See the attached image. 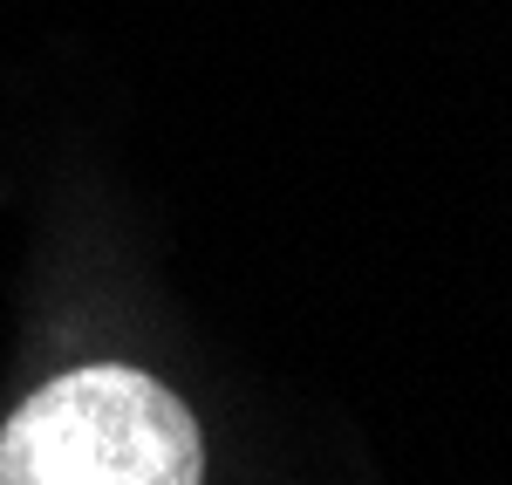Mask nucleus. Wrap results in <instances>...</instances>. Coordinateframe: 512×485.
<instances>
[{
    "label": "nucleus",
    "instance_id": "f257e3e1",
    "mask_svg": "<svg viewBox=\"0 0 512 485\" xmlns=\"http://www.w3.org/2000/svg\"><path fill=\"white\" fill-rule=\"evenodd\" d=\"M205 438L158 376L89 363L0 424V485H198Z\"/></svg>",
    "mask_w": 512,
    "mask_h": 485
}]
</instances>
